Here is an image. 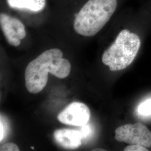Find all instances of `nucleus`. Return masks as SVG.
I'll return each instance as SVG.
<instances>
[{
    "label": "nucleus",
    "mask_w": 151,
    "mask_h": 151,
    "mask_svg": "<svg viewBox=\"0 0 151 151\" xmlns=\"http://www.w3.org/2000/svg\"><path fill=\"white\" fill-rule=\"evenodd\" d=\"M117 6V0H88L76 15V32L85 37L95 35L110 20Z\"/></svg>",
    "instance_id": "obj_2"
},
{
    "label": "nucleus",
    "mask_w": 151,
    "mask_h": 151,
    "mask_svg": "<svg viewBox=\"0 0 151 151\" xmlns=\"http://www.w3.org/2000/svg\"><path fill=\"white\" fill-rule=\"evenodd\" d=\"M70 62L63 58L60 49L45 50L27 65L25 71L26 88L32 93H38L46 86L49 73L59 78H65L70 75Z\"/></svg>",
    "instance_id": "obj_1"
},
{
    "label": "nucleus",
    "mask_w": 151,
    "mask_h": 151,
    "mask_svg": "<svg viewBox=\"0 0 151 151\" xmlns=\"http://www.w3.org/2000/svg\"><path fill=\"white\" fill-rule=\"evenodd\" d=\"M138 113L144 115H151V99L141 104L138 109Z\"/></svg>",
    "instance_id": "obj_9"
},
{
    "label": "nucleus",
    "mask_w": 151,
    "mask_h": 151,
    "mask_svg": "<svg viewBox=\"0 0 151 151\" xmlns=\"http://www.w3.org/2000/svg\"><path fill=\"white\" fill-rule=\"evenodd\" d=\"M7 2L12 8L32 12L42 11L46 5V0H7Z\"/></svg>",
    "instance_id": "obj_8"
},
{
    "label": "nucleus",
    "mask_w": 151,
    "mask_h": 151,
    "mask_svg": "<svg viewBox=\"0 0 151 151\" xmlns=\"http://www.w3.org/2000/svg\"><path fill=\"white\" fill-rule=\"evenodd\" d=\"M93 151H105V150L104 149H101V148H96V149H94L92 150Z\"/></svg>",
    "instance_id": "obj_14"
},
{
    "label": "nucleus",
    "mask_w": 151,
    "mask_h": 151,
    "mask_svg": "<svg viewBox=\"0 0 151 151\" xmlns=\"http://www.w3.org/2000/svg\"><path fill=\"white\" fill-rule=\"evenodd\" d=\"M91 116L89 108L80 102L70 103L60 113L57 118L60 123L77 127L87 124Z\"/></svg>",
    "instance_id": "obj_5"
},
{
    "label": "nucleus",
    "mask_w": 151,
    "mask_h": 151,
    "mask_svg": "<svg viewBox=\"0 0 151 151\" xmlns=\"http://www.w3.org/2000/svg\"><path fill=\"white\" fill-rule=\"evenodd\" d=\"M124 151H148V150L144 146L139 145H130L127 146L124 149Z\"/></svg>",
    "instance_id": "obj_11"
},
{
    "label": "nucleus",
    "mask_w": 151,
    "mask_h": 151,
    "mask_svg": "<svg viewBox=\"0 0 151 151\" xmlns=\"http://www.w3.org/2000/svg\"><path fill=\"white\" fill-rule=\"evenodd\" d=\"M87 124L81 127L82 128H81V132L83 136V138H87V136L89 134V133L91 132L90 126Z\"/></svg>",
    "instance_id": "obj_12"
},
{
    "label": "nucleus",
    "mask_w": 151,
    "mask_h": 151,
    "mask_svg": "<svg viewBox=\"0 0 151 151\" xmlns=\"http://www.w3.org/2000/svg\"><path fill=\"white\" fill-rule=\"evenodd\" d=\"M53 135L57 143L66 149H76L82 145L83 136L81 131L70 129H60L55 130Z\"/></svg>",
    "instance_id": "obj_7"
},
{
    "label": "nucleus",
    "mask_w": 151,
    "mask_h": 151,
    "mask_svg": "<svg viewBox=\"0 0 151 151\" xmlns=\"http://www.w3.org/2000/svg\"><path fill=\"white\" fill-rule=\"evenodd\" d=\"M115 133V139L119 142L151 147V132L146 125L139 122L119 127Z\"/></svg>",
    "instance_id": "obj_4"
},
{
    "label": "nucleus",
    "mask_w": 151,
    "mask_h": 151,
    "mask_svg": "<svg viewBox=\"0 0 151 151\" xmlns=\"http://www.w3.org/2000/svg\"><path fill=\"white\" fill-rule=\"evenodd\" d=\"M31 148H32V150H34V147H31Z\"/></svg>",
    "instance_id": "obj_15"
},
{
    "label": "nucleus",
    "mask_w": 151,
    "mask_h": 151,
    "mask_svg": "<svg viewBox=\"0 0 151 151\" xmlns=\"http://www.w3.org/2000/svg\"><path fill=\"white\" fill-rule=\"evenodd\" d=\"M3 120L1 118V134H0V141L1 142H2V140H3V139L4 138V137L5 136L6 130L5 129V125L3 123Z\"/></svg>",
    "instance_id": "obj_13"
},
{
    "label": "nucleus",
    "mask_w": 151,
    "mask_h": 151,
    "mask_svg": "<svg viewBox=\"0 0 151 151\" xmlns=\"http://www.w3.org/2000/svg\"><path fill=\"white\" fill-rule=\"evenodd\" d=\"M0 24L7 42L12 46H19L21 40L27 35L25 26L22 22L16 18L1 13Z\"/></svg>",
    "instance_id": "obj_6"
},
{
    "label": "nucleus",
    "mask_w": 151,
    "mask_h": 151,
    "mask_svg": "<svg viewBox=\"0 0 151 151\" xmlns=\"http://www.w3.org/2000/svg\"><path fill=\"white\" fill-rule=\"evenodd\" d=\"M1 151H19V148L16 144L13 143H7L1 146Z\"/></svg>",
    "instance_id": "obj_10"
},
{
    "label": "nucleus",
    "mask_w": 151,
    "mask_h": 151,
    "mask_svg": "<svg viewBox=\"0 0 151 151\" xmlns=\"http://www.w3.org/2000/svg\"><path fill=\"white\" fill-rule=\"evenodd\" d=\"M140 47L139 37L128 29H123L104 52L102 62L111 71L124 70L134 61Z\"/></svg>",
    "instance_id": "obj_3"
}]
</instances>
